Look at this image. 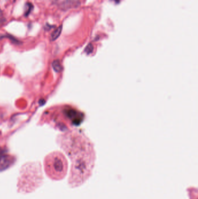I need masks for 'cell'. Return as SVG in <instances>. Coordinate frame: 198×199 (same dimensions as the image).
<instances>
[{"mask_svg": "<svg viewBox=\"0 0 198 199\" xmlns=\"http://www.w3.org/2000/svg\"><path fill=\"white\" fill-rule=\"evenodd\" d=\"M46 173L54 179H61L66 172L67 165L65 158L58 153L49 155L45 160Z\"/></svg>", "mask_w": 198, "mask_h": 199, "instance_id": "1", "label": "cell"}, {"mask_svg": "<svg viewBox=\"0 0 198 199\" xmlns=\"http://www.w3.org/2000/svg\"><path fill=\"white\" fill-rule=\"evenodd\" d=\"M12 162V159L10 156H5L0 158V169H5L8 167Z\"/></svg>", "mask_w": 198, "mask_h": 199, "instance_id": "2", "label": "cell"}, {"mask_svg": "<svg viewBox=\"0 0 198 199\" xmlns=\"http://www.w3.org/2000/svg\"><path fill=\"white\" fill-rule=\"evenodd\" d=\"M77 0H67L64 3L62 4V7L64 9L71 8L75 7L77 4Z\"/></svg>", "mask_w": 198, "mask_h": 199, "instance_id": "3", "label": "cell"}, {"mask_svg": "<svg viewBox=\"0 0 198 199\" xmlns=\"http://www.w3.org/2000/svg\"><path fill=\"white\" fill-rule=\"evenodd\" d=\"M53 69L57 72H60L62 70V66L59 60H55L52 64Z\"/></svg>", "mask_w": 198, "mask_h": 199, "instance_id": "4", "label": "cell"}, {"mask_svg": "<svg viewBox=\"0 0 198 199\" xmlns=\"http://www.w3.org/2000/svg\"><path fill=\"white\" fill-rule=\"evenodd\" d=\"M61 31H62V26L58 28L53 32V33L51 35V40L53 41H54V40H55L57 39H58V37L60 36V35L61 33Z\"/></svg>", "mask_w": 198, "mask_h": 199, "instance_id": "5", "label": "cell"}, {"mask_svg": "<svg viewBox=\"0 0 198 199\" xmlns=\"http://www.w3.org/2000/svg\"><path fill=\"white\" fill-rule=\"evenodd\" d=\"M33 8V6L31 3H27L25 6V12H24V15L26 16H28Z\"/></svg>", "mask_w": 198, "mask_h": 199, "instance_id": "6", "label": "cell"}, {"mask_svg": "<svg viewBox=\"0 0 198 199\" xmlns=\"http://www.w3.org/2000/svg\"><path fill=\"white\" fill-rule=\"evenodd\" d=\"M1 9H0V16H1Z\"/></svg>", "mask_w": 198, "mask_h": 199, "instance_id": "7", "label": "cell"}]
</instances>
